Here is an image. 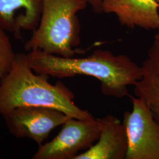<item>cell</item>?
Segmentation results:
<instances>
[{
    "label": "cell",
    "mask_w": 159,
    "mask_h": 159,
    "mask_svg": "<svg viewBox=\"0 0 159 159\" xmlns=\"http://www.w3.org/2000/svg\"><path fill=\"white\" fill-rule=\"evenodd\" d=\"M29 65L36 74L59 79L84 75L101 82L105 96L117 98L129 95L128 87L136 85L142 76V67L125 55L97 50L83 58L63 57L40 50L27 54Z\"/></svg>",
    "instance_id": "1"
},
{
    "label": "cell",
    "mask_w": 159,
    "mask_h": 159,
    "mask_svg": "<svg viewBox=\"0 0 159 159\" xmlns=\"http://www.w3.org/2000/svg\"><path fill=\"white\" fill-rule=\"evenodd\" d=\"M27 54L17 53L11 69L0 80V114L22 106H39L55 108L73 118L93 120L90 112L74 103V94L61 81L54 85L48 76L34 74Z\"/></svg>",
    "instance_id": "2"
},
{
    "label": "cell",
    "mask_w": 159,
    "mask_h": 159,
    "mask_svg": "<svg viewBox=\"0 0 159 159\" xmlns=\"http://www.w3.org/2000/svg\"><path fill=\"white\" fill-rule=\"evenodd\" d=\"M89 0H42L40 23L24 44L26 51L40 50L63 57H73L82 51L78 12Z\"/></svg>",
    "instance_id": "3"
},
{
    "label": "cell",
    "mask_w": 159,
    "mask_h": 159,
    "mask_svg": "<svg viewBox=\"0 0 159 159\" xmlns=\"http://www.w3.org/2000/svg\"><path fill=\"white\" fill-rule=\"evenodd\" d=\"M133 108L123 116L128 137L126 159H159V123L145 101L130 96Z\"/></svg>",
    "instance_id": "4"
},
{
    "label": "cell",
    "mask_w": 159,
    "mask_h": 159,
    "mask_svg": "<svg viewBox=\"0 0 159 159\" xmlns=\"http://www.w3.org/2000/svg\"><path fill=\"white\" fill-rule=\"evenodd\" d=\"M102 118L84 120L71 118L51 142L41 144L33 159H74L98 140L102 130Z\"/></svg>",
    "instance_id": "5"
},
{
    "label": "cell",
    "mask_w": 159,
    "mask_h": 159,
    "mask_svg": "<svg viewBox=\"0 0 159 159\" xmlns=\"http://www.w3.org/2000/svg\"><path fill=\"white\" fill-rule=\"evenodd\" d=\"M2 116L12 135L33 140L39 146L51 130L72 118L57 109L39 106L18 107Z\"/></svg>",
    "instance_id": "6"
},
{
    "label": "cell",
    "mask_w": 159,
    "mask_h": 159,
    "mask_svg": "<svg viewBox=\"0 0 159 159\" xmlns=\"http://www.w3.org/2000/svg\"><path fill=\"white\" fill-rule=\"evenodd\" d=\"M102 12L113 13L121 25L130 29H159L156 0H102Z\"/></svg>",
    "instance_id": "7"
},
{
    "label": "cell",
    "mask_w": 159,
    "mask_h": 159,
    "mask_svg": "<svg viewBox=\"0 0 159 159\" xmlns=\"http://www.w3.org/2000/svg\"><path fill=\"white\" fill-rule=\"evenodd\" d=\"M102 130L98 142L74 159H124L128 149L125 126L111 115L102 117Z\"/></svg>",
    "instance_id": "8"
},
{
    "label": "cell",
    "mask_w": 159,
    "mask_h": 159,
    "mask_svg": "<svg viewBox=\"0 0 159 159\" xmlns=\"http://www.w3.org/2000/svg\"><path fill=\"white\" fill-rule=\"evenodd\" d=\"M42 0H0V27L21 39L22 30H35L40 23Z\"/></svg>",
    "instance_id": "9"
},
{
    "label": "cell",
    "mask_w": 159,
    "mask_h": 159,
    "mask_svg": "<svg viewBox=\"0 0 159 159\" xmlns=\"http://www.w3.org/2000/svg\"><path fill=\"white\" fill-rule=\"evenodd\" d=\"M142 76L134 85L136 96L143 98L159 123V41L155 40L142 64Z\"/></svg>",
    "instance_id": "10"
},
{
    "label": "cell",
    "mask_w": 159,
    "mask_h": 159,
    "mask_svg": "<svg viewBox=\"0 0 159 159\" xmlns=\"http://www.w3.org/2000/svg\"><path fill=\"white\" fill-rule=\"evenodd\" d=\"M6 32L0 27V80L10 71L17 54Z\"/></svg>",
    "instance_id": "11"
},
{
    "label": "cell",
    "mask_w": 159,
    "mask_h": 159,
    "mask_svg": "<svg viewBox=\"0 0 159 159\" xmlns=\"http://www.w3.org/2000/svg\"><path fill=\"white\" fill-rule=\"evenodd\" d=\"M89 4L92 7L94 11L97 13L102 12V0H89Z\"/></svg>",
    "instance_id": "12"
},
{
    "label": "cell",
    "mask_w": 159,
    "mask_h": 159,
    "mask_svg": "<svg viewBox=\"0 0 159 159\" xmlns=\"http://www.w3.org/2000/svg\"><path fill=\"white\" fill-rule=\"evenodd\" d=\"M155 40L159 41V33L156 35V37H155Z\"/></svg>",
    "instance_id": "13"
},
{
    "label": "cell",
    "mask_w": 159,
    "mask_h": 159,
    "mask_svg": "<svg viewBox=\"0 0 159 159\" xmlns=\"http://www.w3.org/2000/svg\"><path fill=\"white\" fill-rule=\"evenodd\" d=\"M158 26H159V21H158Z\"/></svg>",
    "instance_id": "14"
},
{
    "label": "cell",
    "mask_w": 159,
    "mask_h": 159,
    "mask_svg": "<svg viewBox=\"0 0 159 159\" xmlns=\"http://www.w3.org/2000/svg\"><path fill=\"white\" fill-rule=\"evenodd\" d=\"M156 1H157V2L159 4V0H156Z\"/></svg>",
    "instance_id": "15"
}]
</instances>
